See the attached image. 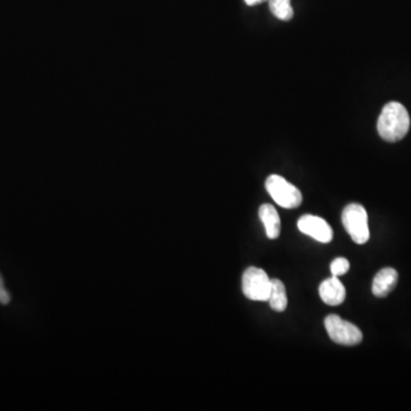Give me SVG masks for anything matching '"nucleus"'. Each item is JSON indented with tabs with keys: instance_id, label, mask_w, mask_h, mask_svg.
Wrapping results in <instances>:
<instances>
[{
	"instance_id": "nucleus-1",
	"label": "nucleus",
	"mask_w": 411,
	"mask_h": 411,
	"mask_svg": "<svg viewBox=\"0 0 411 411\" xmlns=\"http://www.w3.org/2000/svg\"><path fill=\"white\" fill-rule=\"evenodd\" d=\"M409 128L410 117L401 103L389 102L383 107L377 121V130L384 141H400L408 134Z\"/></svg>"
},
{
	"instance_id": "nucleus-2",
	"label": "nucleus",
	"mask_w": 411,
	"mask_h": 411,
	"mask_svg": "<svg viewBox=\"0 0 411 411\" xmlns=\"http://www.w3.org/2000/svg\"><path fill=\"white\" fill-rule=\"evenodd\" d=\"M343 225L349 233L352 240L364 245L371 238L368 226V214L360 204H350L344 208L342 213Z\"/></svg>"
},
{
	"instance_id": "nucleus-3",
	"label": "nucleus",
	"mask_w": 411,
	"mask_h": 411,
	"mask_svg": "<svg viewBox=\"0 0 411 411\" xmlns=\"http://www.w3.org/2000/svg\"><path fill=\"white\" fill-rule=\"evenodd\" d=\"M265 188L276 204L287 209L301 206L303 195L301 191L283 176L270 175L265 182Z\"/></svg>"
},
{
	"instance_id": "nucleus-4",
	"label": "nucleus",
	"mask_w": 411,
	"mask_h": 411,
	"mask_svg": "<svg viewBox=\"0 0 411 411\" xmlns=\"http://www.w3.org/2000/svg\"><path fill=\"white\" fill-rule=\"evenodd\" d=\"M324 327L331 341L341 345H358L364 338L361 330L358 327L343 320L336 314H330L324 319Z\"/></svg>"
},
{
	"instance_id": "nucleus-5",
	"label": "nucleus",
	"mask_w": 411,
	"mask_h": 411,
	"mask_svg": "<svg viewBox=\"0 0 411 411\" xmlns=\"http://www.w3.org/2000/svg\"><path fill=\"white\" fill-rule=\"evenodd\" d=\"M242 292L251 301H269L271 279L265 271L251 267L242 276Z\"/></svg>"
},
{
	"instance_id": "nucleus-6",
	"label": "nucleus",
	"mask_w": 411,
	"mask_h": 411,
	"mask_svg": "<svg viewBox=\"0 0 411 411\" xmlns=\"http://www.w3.org/2000/svg\"><path fill=\"white\" fill-rule=\"evenodd\" d=\"M297 225L301 233L315 239L317 241L327 244L333 240V229L321 217L304 215L299 218Z\"/></svg>"
},
{
	"instance_id": "nucleus-7",
	"label": "nucleus",
	"mask_w": 411,
	"mask_h": 411,
	"mask_svg": "<svg viewBox=\"0 0 411 411\" xmlns=\"http://www.w3.org/2000/svg\"><path fill=\"white\" fill-rule=\"evenodd\" d=\"M319 294L324 303L331 306H337L345 301V287L339 281L338 276H333L322 281L319 287Z\"/></svg>"
},
{
	"instance_id": "nucleus-8",
	"label": "nucleus",
	"mask_w": 411,
	"mask_h": 411,
	"mask_svg": "<svg viewBox=\"0 0 411 411\" xmlns=\"http://www.w3.org/2000/svg\"><path fill=\"white\" fill-rule=\"evenodd\" d=\"M399 274L392 267H385L375 276L373 281V294L376 297H387L396 288Z\"/></svg>"
},
{
	"instance_id": "nucleus-9",
	"label": "nucleus",
	"mask_w": 411,
	"mask_h": 411,
	"mask_svg": "<svg viewBox=\"0 0 411 411\" xmlns=\"http://www.w3.org/2000/svg\"><path fill=\"white\" fill-rule=\"evenodd\" d=\"M258 214H260V218L263 222L264 227L267 231V238H278L280 236V230H281V221H280L279 214L276 211L274 206L270 204H262Z\"/></svg>"
},
{
	"instance_id": "nucleus-10",
	"label": "nucleus",
	"mask_w": 411,
	"mask_h": 411,
	"mask_svg": "<svg viewBox=\"0 0 411 411\" xmlns=\"http://www.w3.org/2000/svg\"><path fill=\"white\" fill-rule=\"evenodd\" d=\"M269 303L274 311H286L288 305L286 288L279 279H271V292L269 297Z\"/></svg>"
},
{
	"instance_id": "nucleus-11",
	"label": "nucleus",
	"mask_w": 411,
	"mask_h": 411,
	"mask_svg": "<svg viewBox=\"0 0 411 411\" xmlns=\"http://www.w3.org/2000/svg\"><path fill=\"white\" fill-rule=\"evenodd\" d=\"M270 10L276 16V19L281 21H289L294 16V10H292L290 0H269Z\"/></svg>"
},
{
	"instance_id": "nucleus-12",
	"label": "nucleus",
	"mask_w": 411,
	"mask_h": 411,
	"mask_svg": "<svg viewBox=\"0 0 411 411\" xmlns=\"http://www.w3.org/2000/svg\"><path fill=\"white\" fill-rule=\"evenodd\" d=\"M330 270H331L333 276H344V274H348V271L350 270L349 261L344 257L336 258V260L331 263V265H330Z\"/></svg>"
},
{
	"instance_id": "nucleus-13",
	"label": "nucleus",
	"mask_w": 411,
	"mask_h": 411,
	"mask_svg": "<svg viewBox=\"0 0 411 411\" xmlns=\"http://www.w3.org/2000/svg\"><path fill=\"white\" fill-rule=\"evenodd\" d=\"M10 301V292H7L6 288L0 289V303L3 305L8 304Z\"/></svg>"
},
{
	"instance_id": "nucleus-14",
	"label": "nucleus",
	"mask_w": 411,
	"mask_h": 411,
	"mask_svg": "<svg viewBox=\"0 0 411 411\" xmlns=\"http://www.w3.org/2000/svg\"><path fill=\"white\" fill-rule=\"evenodd\" d=\"M265 1H269V0H245V3L248 6H256V5H260V3H265Z\"/></svg>"
},
{
	"instance_id": "nucleus-15",
	"label": "nucleus",
	"mask_w": 411,
	"mask_h": 411,
	"mask_svg": "<svg viewBox=\"0 0 411 411\" xmlns=\"http://www.w3.org/2000/svg\"><path fill=\"white\" fill-rule=\"evenodd\" d=\"M3 288H5V286H3V276H0V289Z\"/></svg>"
}]
</instances>
